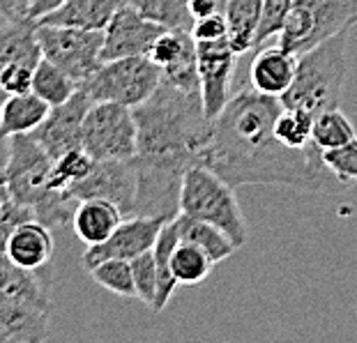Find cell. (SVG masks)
I'll list each match as a JSON object with an SVG mask.
<instances>
[{
	"mask_svg": "<svg viewBox=\"0 0 357 343\" xmlns=\"http://www.w3.org/2000/svg\"><path fill=\"white\" fill-rule=\"evenodd\" d=\"M127 3L136 7L143 17L157 21L164 28L192 30L194 26V17L189 12L187 0H127Z\"/></svg>",
	"mask_w": 357,
	"mask_h": 343,
	"instance_id": "484cf974",
	"label": "cell"
},
{
	"mask_svg": "<svg viewBox=\"0 0 357 343\" xmlns=\"http://www.w3.org/2000/svg\"><path fill=\"white\" fill-rule=\"evenodd\" d=\"M28 3H30V0H19V3H17V19H24V12H26Z\"/></svg>",
	"mask_w": 357,
	"mask_h": 343,
	"instance_id": "d590c367",
	"label": "cell"
},
{
	"mask_svg": "<svg viewBox=\"0 0 357 343\" xmlns=\"http://www.w3.org/2000/svg\"><path fill=\"white\" fill-rule=\"evenodd\" d=\"M97 159L90 155L86 148H72L58 159H53V169L49 178V189L65 198V192H70L74 185L86 180L90 171L95 169ZM67 201V198H65Z\"/></svg>",
	"mask_w": 357,
	"mask_h": 343,
	"instance_id": "7402d4cb",
	"label": "cell"
},
{
	"mask_svg": "<svg viewBox=\"0 0 357 343\" xmlns=\"http://www.w3.org/2000/svg\"><path fill=\"white\" fill-rule=\"evenodd\" d=\"M37 42L42 47V56L79 81V86L102 65L104 30L37 24Z\"/></svg>",
	"mask_w": 357,
	"mask_h": 343,
	"instance_id": "ba28073f",
	"label": "cell"
},
{
	"mask_svg": "<svg viewBox=\"0 0 357 343\" xmlns=\"http://www.w3.org/2000/svg\"><path fill=\"white\" fill-rule=\"evenodd\" d=\"M357 26V0H293L279 47L302 56L330 37Z\"/></svg>",
	"mask_w": 357,
	"mask_h": 343,
	"instance_id": "5b68a950",
	"label": "cell"
},
{
	"mask_svg": "<svg viewBox=\"0 0 357 343\" xmlns=\"http://www.w3.org/2000/svg\"><path fill=\"white\" fill-rule=\"evenodd\" d=\"M178 242H180L178 224H176V219H171V221H166L164 228L159 231V238L153 247L155 265H157V297L150 311H155V314L166 309V304L171 302L173 293H176V288L180 286L171 272V256Z\"/></svg>",
	"mask_w": 357,
	"mask_h": 343,
	"instance_id": "ffe728a7",
	"label": "cell"
},
{
	"mask_svg": "<svg viewBox=\"0 0 357 343\" xmlns=\"http://www.w3.org/2000/svg\"><path fill=\"white\" fill-rule=\"evenodd\" d=\"M136 196V166L134 159H102L95 162V169L90 171L86 180L74 185L65 198L74 205H79L86 198H109L118 203L125 217H132Z\"/></svg>",
	"mask_w": 357,
	"mask_h": 343,
	"instance_id": "9c48e42d",
	"label": "cell"
},
{
	"mask_svg": "<svg viewBox=\"0 0 357 343\" xmlns=\"http://www.w3.org/2000/svg\"><path fill=\"white\" fill-rule=\"evenodd\" d=\"M323 162L341 185L348 187L357 182V139H353L348 146L339 150L323 152Z\"/></svg>",
	"mask_w": 357,
	"mask_h": 343,
	"instance_id": "4dcf8cb0",
	"label": "cell"
},
{
	"mask_svg": "<svg viewBox=\"0 0 357 343\" xmlns=\"http://www.w3.org/2000/svg\"><path fill=\"white\" fill-rule=\"evenodd\" d=\"M291 10H293V0H263L261 24H258V33H256V49L263 47L265 42L284 30V24Z\"/></svg>",
	"mask_w": 357,
	"mask_h": 343,
	"instance_id": "f546056e",
	"label": "cell"
},
{
	"mask_svg": "<svg viewBox=\"0 0 357 343\" xmlns=\"http://www.w3.org/2000/svg\"><path fill=\"white\" fill-rule=\"evenodd\" d=\"M51 106L33 90L10 95L0 104V136L10 139L19 134H33L47 120Z\"/></svg>",
	"mask_w": 357,
	"mask_h": 343,
	"instance_id": "ac0fdd59",
	"label": "cell"
},
{
	"mask_svg": "<svg viewBox=\"0 0 357 343\" xmlns=\"http://www.w3.org/2000/svg\"><path fill=\"white\" fill-rule=\"evenodd\" d=\"M56 242H53L51 226L40 219H26L17 224L5 238L3 254L12 265L28 272H42L49 268Z\"/></svg>",
	"mask_w": 357,
	"mask_h": 343,
	"instance_id": "5bb4252c",
	"label": "cell"
},
{
	"mask_svg": "<svg viewBox=\"0 0 357 343\" xmlns=\"http://www.w3.org/2000/svg\"><path fill=\"white\" fill-rule=\"evenodd\" d=\"M17 3L19 0H0V17L7 21L17 19Z\"/></svg>",
	"mask_w": 357,
	"mask_h": 343,
	"instance_id": "e575fe53",
	"label": "cell"
},
{
	"mask_svg": "<svg viewBox=\"0 0 357 343\" xmlns=\"http://www.w3.org/2000/svg\"><path fill=\"white\" fill-rule=\"evenodd\" d=\"M123 219L125 212L120 210L118 203L109 201V198H86L74 210L72 228L81 242L93 247L109 240Z\"/></svg>",
	"mask_w": 357,
	"mask_h": 343,
	"instance_id": "e0dca14e",
	"label": "cell"
},
{
	"mask_svg": "<svg viewBox=\"0 0 357 343\" xmlns=\"http://www.w3.org/2000/svg\"><path fill=\"white\" fill-rule=\"evenodd\" d=\"M77 90H79V81H74L65 70H60L58 65H53L51 60L42 56L33 76V93L40 95L53 109V106L65 104Z\"/></svg>",
	"mask_w": 357,
	"mask_h": 343,
	"instance_id": "cb8c5ba5",
	"label": "cell"
},
{
	"mask_svg": "<svg viewBox=\"0 0 357 343\" xmlns=\"http://www.w3.org/2000/svg\"><path fill=\"white\" fill-rule=\"evenodd\" d=\"M196 53H199V81H201L203 111L210 123H215L231 99L229 90H231L238 53L231 49L226 37L217 42H196Z\"/></svg>",
	"mask_w": 357,
	"mask_h": 343,
	"instance_id": "30bf717a",
	"label": "cell"
},
{
	"mask_svg": "<svg viewBox=\"0 0 357 343\" xmlns=\"http://www.w3.org/2000/svg\"><path fill=\"white\" fill-rule=\"evenodd\" d=\"M314 120L316 116H311L307 111L281 109L275 120V134L288 148H309L314 146V141H311V136H314Z\"/></svg>",
	"mask_w": 357,
	"mask_h": 343,
	"instance_id": "83f0119b",
	"label": "cell"
},
{
	"mask_svg": "<svg viewBox=\"0 0 357 343\" xmlns=\"http://www.w3.org/2000/svg\"><path fill=\"white\" fill-rule=\"evenodd\" d=\"M215 261L201 247L180 240L171 256V272L180 286H199L210 277Z\"/></svg>",
	"mask_w": 357,
	"mask_h": 343,
	"instance_id": "603a6c76",
	"label": "cell"
},
{
	"mask_svg": "<svg viewBox=\"0 0 357 343\" xmlns=\"http://www.w3.org/2000/svg\"><path fill=\"white\" fill-rule=\"evenodd\" d=\"M65 0H30L26 12H24V21H37L44 14H49L51 10H56L58 5H63Z\"/></svg>",
	"mask_w": 357,
	"mask_h": 343,
	"instance_id": "836d02e7",
	"label": "cell"
},
{
	"mask_svg": "<svg viewBox=\"0 0 357 343\" xmlns=\"http://www.w3.org/2000/svg\"><path fill=\"white\" fill-rule=\"evenodd\" d=\"M162 83V70L148 56L104 60L81 83V88L97 102H118L125 106H141Z\"/></svg>",
	"mask_w": 357,
	"mask_h": 343,
	"instance_id": "8992f818",
	"label": "cell"
},
{
	"mask_svg": "<svg viewBox=\"0 0 357 343\" xmlns=\"http://www.w3.org/2000/svg\"><path fill=\"white\" fill-rule=\"evenodd\" d=\"M180 215L222 228L238 249L249 240V226L235 196V187L205 164L192 166L182 178Z\"/></svg>",
	"mask_w": 357,
	"mask_h": 343,
	"instance_id": "277c9868",
	"label": "cell"
},
{
	"mask_svg": "<svg viewBox=\"0 0 357 343\" xmlns=\"http://www.w3.org/2000/svg\"><path fill=\"white\" fill-rule=\"evenodd\" d=\"M127 0H65L56 10L35 21L40 26H65L81 30H104Z\"/></svg>",
	"mask_w": 357,
	"mask_h": 343,
	"instance_id": "2e32d148",
	"label": "cell"
},
{
	"mask_svg": "<svg viewBox=\"0 0 357 343\" xmlns=\"http://www.w3.org/2000/svg\"><path fill=\"white\" fill-rule=\"evenodd\" d=\"M298 70V56L284 47H265L256 53L249 67V83L263 95L281 97L291 88Z\"/></svg>",
	"mask_w": 357,
	"mask_h": 343,
	"instance_id": "9a60e30c",
	"label": "cell"
},
{
	"mask_svg": "<svg viewBox=\"0 0 357 343\" xmlns=\"http://www.w3.org/2000/svg\"><path fill=\"white\" fill-rule=\"evenodd\" d=\"M187 3H189V0H187Z\"/></svg>",
	"mask_w": 357,
	"mask_h": 343,
	"instance_id": "8d00e7d4",
	"label": "cell"
},
{
	"mask_svg": "<svg viewBox=\"0 0 357 343\" xmlns=\"http://www.w3.org/2000/svg\"><path fill=\"white\" fill-rule=\"evenodd\" d=\"M162 24L143 17V14L125 3L113 14L109 26L104 28V47H102V63L104 60H118V58H134V56H148L150 47L159 35L164 33Z\"/></svg>",
	"mask_w": 357,
	"mask_h": 343,
	"instance_id": "8fae6325",
	"label": "cell"
},
{
	"mask_svg": "<svg viewBox=\"0 0 357 343\" xmlns=\"http://www.w3.org/2000/svg\"><path fill=\"white\" fill-rule=\"evenodd\" d=\"M166 219L159 217H141L132 215L120 221V226L111 233L109 240L100 242V245L88 247L83 251L81 263L83 268L90 270L93 265L109 261V258H125V261H134L136 256L146 254L155 247L159 238V231L164 228Z\"/></svg>",
	"mask_w": 357,
	"mask_h": 343,
	"instance_id": "7c38bea8",
	"label": "cell"
},
{
	"mask_svg": "<svg viewBox=\"0 0 357 343\" xmlns=\"http://www.w3.org/2000/svg\"><path fill=\"white\" fill-rule=\"evenodd\" d=\"M348 37L351 30H344L298 56L295 79L291 88L279 97L284 109H300L311 116L337 109L348 74Z\"/></svg>",
	"mask_w": 357,
	"mask_h": 343,
	"instance_id": "3957f363",
	"label": "cell"
},
{
	"mask_svg": "<svg viewBox=\"0 0 357 343\" xmlns=\"http://www.w3.org/2000/svg\"><path fill=\"white\" fill-rule=\"evenodd\" d=\"M189 33H192V37H194L196 42H217V40H224V37L229 35V26H226L224 12H215V14H210V17L196 19Z\"/></svg>",
	"mask_w": 357,
	"mask_h": 343,
	"instance_id": "1f68e13d",
	"label": "cell"
},
{
	"mask_svg": "<svg viewBox=\"0 0 357 343\" xmlns=\"http://www.w3.org/2000/svg\"><path fill=\"white\" fill-rule=\"evenodd\" d=\"M261 7L263 0H226L224 3V17L229 26V40L231 49L242 56L249 49H256V33L261 24Z\"/></svg>",
	"mask_w": 357,
	"mask_h": 343,
	"instance_id": "d6986e66",
	"label": "cell"
},
{
	"mask_svg": "<svg viewBox=\"0 0 357 343\" xmlns=\"http://www.w3.org/2000/svg\"><path fill=\"white\" fill-rule=\"evenodd\" d=\"M95 102L90 99V95L79 86V90L74 93L65 104L53 106L47 120L33 132L37 143L49 152L53 159H58L60 155H65L67 150L81 148V129L86 113L90 111V106Z\"/></svg>",
	"mask_w": 357,
	"mask_h": 343,
	"instance_id": "4fadbf2b",
	"label": "cell"
},
{
	"mask_svg": "<svg viewBox=\"0 0 357 343\" xmlns=\"http://www.w3.org/2000/svg\"><path fill=\"white\" fill-rule=\"evenodd\" d=\"M136 196L132 215L176 219L180 187L192 166L203 164L212 123L203 111L201 95L185 93L162 81L153 97L134 109Z\"/></svg>",
	"mask_w": 357,
	"mask_h": 343,
	"instance_id": "7a4b0ae2",
	"label": "cell"
},
{
	"mask_svg": "<svg viewBox=\"0 0 357 343\" xmlns=\"http://www.w3.org/2000/svg\"><path fill=\"white\" fill-rule=\"evenodd\" d=\"M139 129L132 106L118 102H97L86 113L81 129V148L97 162L102 159H134Z\"/></svg>",
	"mask_w": 357,
	"mask_h": 343,
	"instance_id": "52a82bcc",
	"label": "cell"
},
{
	"mask_svg": "<svg viewBox=\"0 0 357 343\" xmlns=\"http://www.w3.org/2000/svg\"><path fill=\"white\" fill-rule=\"evenodd\" d=\"M88 272L95 284L106 288L109 293L120 295V297H136L132 261H125V258H109V261L93 265Z\"/></svg>",
	"mask_w": 357,
	"mask_h": 343,
	"instance_id": "4316f807",
	"label": "cell"
},
{
	"mask_svg": "<svg viewBox=\"0 0 357 343\" xmlns=\"http://www.w3.org/2000/svg\"><path fill=\"white\" fill-rule=\"evenodd\" d=\"M353 139H357V132L353 123L348 120V116L339 109H330L318 113L314 120V146L321 152H330V150H339L348 146Z\"/></svg>",
	"mask_w": 357,
	"mask_h": 343,
	"instance_id": "d4e9b609",
	"label": "cell"
},
{
	"mask_svg": "<svg viewBox=\"0 0 357 343\" xmlns=\"http://www.w3.org/2000/svg\"><path fill=\"white\" fill-rule=\"evenodd\" d=\"M224 3L226 0H189V12H192L194 21L210 17L215 12H224Z\"/></svg>",
	"mask_w": 357,
	"mask_h": 343,
	"instance_id": "d6a6232c",
	"label": "cell"
},
{
	"mask_svg": "<svg viewBox=\"0 0 357 343\" xmlns=\"http://www.w3.org/2000/svg\"><path fill=\"white\" fill-rule=\"evenodd\" d=\"M132 272H134L136 300H141L148 309H153L155 297H157V265H155L153 249L134 258Z\"/></svg>",
	"mask_w": 357,
	"mask_h": 343,
	"instance_id": "f1b7e54d",
	"label": "cell"
},
{
	"mask_svg": "<svg viewBox=\"0 0 357 343\" xmlns=\"http://www.w3.org/2000/svg\"><path fill=\"white\" fill-rule=\"evenodd\" d=\"M281 99L258 90H242L229 99L212 123L203 164L233 187L279 185L305 192H334L346 185L325 166L316 146L288 148L275 134Z\"/></svg>",
	"mask_w": 357,
	"mask_h": 343,
	"instance_id": "6da1fadb",
	"label": "cell"
},
{
	"mask_svg": "<svg viewBox=\"0 0 357 343\" xmlns=\"http://www.w3.org/2000/svg\"><path fill=\"white\" fill-rule=\"evenodd\" d=\"M176 224H178L180 240L192 242V245L201 247L215 263L226 261V258L238 251V247H235V242L229 238V235H226L222 228L208 224V221L192 219L187 215H178Z\"/></svg>",
	"mask_w": 357,
	"mask_h": 343,
	"instance_id": "44dd1931",
	"label": "cell"
}]
</instances>
